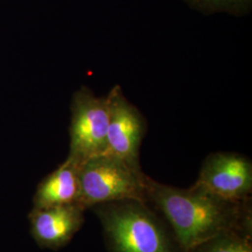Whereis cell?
<instances>
[{"label":"cell","instance_id":"3957f363","mask_svg":"<svg viewBox=\"0 0 252 252\" xmlns=\"http://www.w3.org/2000/svg\"><path fill=\"white\" fill-rule=\"evenodd\" d=\"M146 174L114 155L103 153L82 162L80 167L78 205L85 210L100 204L125 199L147 202Z\"/></svg>","mask_w":252,"mask_h":252},{"label":"cell","instance_id":"30bf717a","mask_svg":"<svg viewBox=\"0 0 252 252\" xmlns=\"http://www.w3.org/2000/svg\"><path fill=\"white\" fill-rule=\"evenodd\" d=\"M191 9L205 14L230 13L241 16L252 9V0H183Z\"/></svg>","mask_w":252,"mask_h":252},{"label":"cell","instance_id":"5b68a950","mask_svg":"<svg viewBox=\"0 0 252 252\" xmlns=\"http://www.w3.org/2000/svg\"><path fill=\"white\" fill-rule=\"evenodd\" d=\"M108 102V146L114 155L135 169H141L139 151L147 131L144 116L116 85L107 94Z\"/></svg>","mask_w":252,"mask_h":252},{"label":"cell","instance_id":"52a82bcc","mask_svg":"<svg viewBox=\"0 0 252 252\" xmlns=\"http://www.w3.org/2000/svg\"><path fill=\"white\" fill-rule=\"evenodd\" d=\"M84 211L78 204L33 207L29 214L30 233L39 247L59 250L80 231L84 223Z\"/></svg>","mask_w":252,"mask_h":252},{"label":"cell","instance_id":"277c9868","mask_svg":"<svg viewBox=\"0 0 252 252\" xmlns=\"http://www.w3.org/2000/svg\"><path fill=\"white\" fill-rule=\"evenodd\" d=\"M108 120L107 95L96 96L84 86L77 91L71 102L70 144L67 157L81 164L89 158L106 153Z\"/></svg>","mask_w":252,"mask_h":252},{"label":"cell","instance_id":"ba28073f","mask_svg":"<svg viewBox=\"0 0 252 252\" xmlns=\"http://www.w3.org/2000/svg\"><path fill=\"white\" fill-rule=\"evenodd\" d=\"M80 167L81 163L67 157L38 184L33 207L43 208L77 204L80 196Z\"/></svg>","mask_w":252,"mask_h":252},{"label":"cell","instance_id":"9c48e42d","mask_svg":"<svg viewBox=\"0 0 252 252\" xmlns=\"http://www.w3.org/2000/svg\"><path fill=\"white\" fill-rule=\"evenodd\" d=\"M187 252H252V233L237 230L224 231Z\"/></svg>","mask_w":252,"mask_h":252},{"label":"cell","instance_id":"7a4b0ae2","mask_svg":"<svg viewBox=\"0 0 252 252\" xmlns=\"http://www.w3.org/2000/svg\"><path fill=\"white\" fill-rule=\"evenodd\" d=\"M109 252H183L148 202L125 199L92 207Z\"/></svg>","mask_w":252,"mask_h":252},{"label":"cell","instance_id":"6da1fadb","mask_svg":"<svg viewBox=\"0 0 252 252\" xmlns=\"http://www.w3.org/2000/svg\"><path fill=\"white\" fill-rule=\"evenodd\" d=\"M145 191L147 202L166 219L183 252L224 231L252 233V198L232 201L197 183L180 189L147 175Z\"/></svg>","mask_w":252,"mask_h":252},{"label":"cell","instance_id":"8992f818","mask_svg":"<svg viewBox=\"0 0 252 252\" xmlns=\"http://www.w3.org/2000/svg\"><path fill=\"white\" fill-rule=\"evenodd\" d=\"M222 198L244 201L252 192V163L235 153H214L203 162L195 181Z\"/></svg>","mask_w":252,"mask_h":252}]
</instances>
